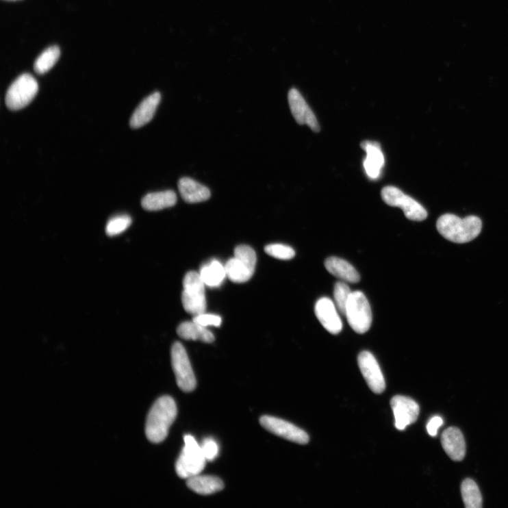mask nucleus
<instances>
[{
  "instance_id": "f257e3e1",
  "label": "nucleus",
  "mask_w": 508,
  "mask_h": 508,
  "mask_svg": "<svg viewBox=\"0 0 508 508\" xmlns=\"http://www.w3.org/2000/svg\"><path fill=\"white\" fill-rule=\"evenodd\" d=\"M177 414L175 401L170 396L157 399L148 414L146 424V435L153 444L164 442Z\"/></svg>"
},
{
  "instance_id": "f03ea898",
  "label": "nucleus",
  "mask_w": 508,
  "mask_h": 508,
  "mask_svg": "<svg viewBox=\"0 0 508 508\" xmlns=\"http://www.w3.org/2000/svg\"><path fill=\"white\" fill-rule=\"evenodd\" d=\"M436 227L445 239L454 243L464 244L474 240L481 233L482 222L477 216L460 218L445 214L437 219Z\"/></svg>"
},
{
  "instance_id": "7ed1b4c3",
  "label": "nucleus",
  "mask_w": 508,
  "mask_h": 508,
  "mask_svg": "<svg viewBox=\"0 0 508 508\" xmlns=\"http://www.w3.org/2000/svg\"><path fill=\"white\" fill-rule=\"evenodd\" d=\"M183 440L186 446L177 461L175 470L180 478L188 479L201 473L207 460L201 446L193 436L187 435L184 436Z\"/></svg>"
},
{
  "instance_id": "20e7f679",
  "label": "nucleus",
  "mask_w": 508,
  "mask_h": 508,
  "mask_svg": "<svg viewBox=\"0 0 508 508\" xmlns=\"http://www.w3.org/2000/svg\"><path fill=\"white\" fill-rule=\"evenodd\" d=\"M205 285L199 272L190 271L184 276L181 302L188 313L196 316L205 312Z\"/></svg>"
},
{
  "instance_id": "39448f33",
  "label": "nucleus",
  "mask_w": 508,
  "mask_h": 508,
  "mask_svg": "<svg viewBox=\"0 0 508 508\" xmlns=\"http://www.w3.org/2000/svg\"><path fill=\"white\" fill-rule=\"evenodd\" d=\"M345 317L349 325L357 333L364 334L370 329L372 313L370 304L364 294L353 292L346 308Z\"/></svg>"
},
{
  "instance_id": "423d86ee",
  "label": "nucleus",
  "mask_w": 508,
  "mask_h": 508,
  "mask_svg": "<svg viewBox=\"0 0 508 508\" xmlns=\"http://www.w3.org/2000/svg\"><path fill=\"white\" fill-rule=\"evenodd\" d=\"M38 91L37 81L29 74L18 77L9 88L6 104L11 110H18L27 106Z\"/></svg>"
},
{
  "instance_id": "0eeeda50",
  "label": "nucleus",
  "mask_w": 508,
  "mask_h": 508,
  "mask_svg": "<svg viewBox=\"0 0 508 508\" xmlns=\"http://www.w3.org/2000/svg\"><path fill=\"white\" fill-rule=\"evenodd\" d=\"M172 365L179 388L183 392L195 390L196 380L186 348L179 342L173 344L171 350Z\"/></svg>"
},
{
  "instance_id": "6e6552de",
  "label": "nucleus",
  "mask_w": 508,
  "mask_h": 508,
  "mask_svg": "<svg viewBox=\"0 0 508 508\" xmlns=\"http://www.w3.org/2000/svg\"><path fill=\"white\" fill-rule=\"evenodd\" d=\"M381 196L388 205L401 207L405 217L410 220L422 221L428 216L427 210L419 202L405 194L397 188H384L381 191Z\"/></svg>"
},
{
  "instance_id": "1a4fd4ad",
  "label": "nucleus",
  "mask_w": 508,
  "mask_h": 508,
  "mask_svg": "<svg viewBox=\"0 0 508 508\" xmlns=\"http://www.w3.org/2000/svg\"><path fill=\"white\" fill-rule=\"evenodd\" d=\"M260 424L270 433L293 443L305 445L309 442V437L305 431L285 420L271 416H263Z\"/></svg>"
},
{
  "instance_id": "9d476101",
  "label": "nucleus",
  "mask_w": 508,
  "mask_h": 508,
  "mask_svg": "<svg viewBox=\"0 0 508 508\" xmlns=\"http://www.w3.org/2000/svg\"><path fill=\"white\" fill-rule=\"evenodd\" d=\"M358 365L367 385L376 394L385 389V382L381 368L374 356L364 351L358 356Z\"/></svg>"
},
{
  "instance_id": "9b49d317",
  "label": "nucleus",
  "mask_w": 508,
  "mask_h": 508,
  "mask_svg": "<svg viewBox=\"0 0 508 508\" xmlns=\"http://www.w3.org/2000/svg\"><path fill=\"white\" fill-rule=\"evenodd\" d=\"M390 405L394 411L397 429L403 431L418 420L420 407L412 399L397 396L391 400Z\"/></svg>"
},
{
  "instance_id": "f8f14e48",
  "label": "nucleus",
  "mask_w": 508,
  "mask_h": 508,
  "mask_svg": "<svg viewBox=\"0 0 508 508\" xmlns=\"http://www.w3.org/2000/svg\"><path fill=\"white\" fill-rule=\"evenodd\" d=\"M288 102L293 117L299 125H306L315 132L320 131L314 113L296 89L292 88L289 91Z\"/></svg>"
},
{
  "instance_id": "ddd939ff",
  "label": "nucleus",
  "mask_w": 508,
  "mask_h": 508,
  "mask_svg": "<svg viewBox=\"0 0 508 508\" xmlns=\"http://www.w3.org/2000/svg\"><path fill=\"white\" fill-rule=\"evenodd\" d=\"M335 303L330 298L319 299L315 305V314L320 325L330 333L336 335L342 329V320Z\"/></svg>"
},
{
  "instance_id": "4468645a",
  "label": "nucleus",
  "mask_w": 508,
  "mask_h": 508,
  "mask_svg": "<svg viewBox=\"0 0 508 508\" xmlns=\"http://www.w3.org/2000/svg\"><path fill=\"white\" fill-rule=\"evenodd\" d=\"M366 151L364 168L367 176L372 179H378L385 164V157L381 146L375 142L365 141L361 144Z\"/></svg>"
},
{
  "instance_id": "2eb2a0df",
  "label": "nucleus",
  "mask_w": 508,
  "mask_h": 508,
  "mask_svg": "<svg viewBox=\"0 0 508 508\" xmlns=\"http://www.w3.org/2000/svg\"><path fill=\"white\" fill-rule=\"evenodd\" d=\"M443 448L453 461L463 460L466 454V444L463 433L456 427L447 429L442 434Z\"/></svg>"
},
{
  "instance_id": "dca6fc26",
  "label": "nucleus",
  "mask_w": 508,
  "mask_h": 508,
  "mask_svg": "<svg viewBox=\"0 0 508 508\" xmlns=\"http://www.w3.org/2000/svg\"><path fill=\"white\" fill-rule=\"evenodd\" d=\"M161 101L159 92L145 99L134 112L130 120V126L133 129H138L149 123L154 117L157 106Z\"/></svg>"
},
{
  "instance_id": "f3484780",
  "label": "nucleus",
  "mask_w": 508,
  "mask_h": 508,
  "mask_svg": "<svg viewBox=\"0 0 508 508\" xmlns=\"http://www.w3.org/2000/svg\"><path fill=\"white\" fill-rule=\"evenodd\" d=\"M178 189L182 199L188 203L206 201L211 197L209 188L190 177L180 179Z\"/></svg>"
},
{
  "instance_id": "a211bd4d",
  "label": "nucleus",
  "mask_w": 508,
  "mask_h": 508,
  "mask_svg": "<svg viewBox=\"0 0 508 508\" xmlns=\"http://www.w3.org/2000/svg\"><path fill=\"white\" fill-rule=\"evenodd\" d=\"M327 270L344 282L357 283L360 275L357 270L347 261L338 257H330L325 262Z\"/></svg>"
},
{
  "instance_id": "6ab92c4d",
  "label": "nucleus",
  "mask_w": 508,
  "mask_h": 508,
  "mask_svg": "<svg viewBox=\"0 0 508 508\" xmlns=\"http://www.w3.org/2000/svg\"><path fill=\"white\" fill-rule=\"evenodd\" d=\"M189 489L200 495H211L224 489L223 481L216 477L197 475L187 481Z\"/></svg>"
},
{
  "instance_id": "aec40b11",
  "label": "nucleus",
  "mask_w": 508,
  "mask_h": 508,
  "mask_svg": "<svg viewBox=\"0 0 508 508\" xmlns=\"http://www.w3.org/2000/svg\"><path fill=\"white\" fill-rule=\"evenodd\" d=\"M177 201L176 193L172 190H167L146 195L142 201V205L147 211L157 212L173 207Z\"/></svg>"
},
{
  "instance_id": "412c9836",
  "label": "nucleus",
  "mask_w": 508,
  "mask_h": 508,
  "mask_svg": "<svg viewBox=\"0 0 508 508\" xmlns=\"http://www.w3.org/2000/svg\"><path fill=\"white\" fill-rule=\"evenodd\" d=\"M177 331L178 335L184 340H199L205 343H212L215 340L212 331L194 320L181 323Z\"/></svg>"
},
{
  "instance_id": "4be33fe9",
  "label": "nucleus",
  "mask_w": 508,
  "mask_h": 508,
  "mask_svg": "<svg viewBox=\"0 0 508 508\" xmlns=\"http://www.w3.org/2000/svg\"><path fill=\"white\" fill-rule=\"evenodd\" d=\"M199 273L205 285L210 288L220 287L227 277L225 267L217 260L203 266Z\"/></svg>"
},
{
  "instance_id": "5701e85b",
  "label": "nucleus",
  "mask_w": 508,
  "mask_h": 508,
  "mask_svg": "<svg viewBox=\"0 0 508 508\" xmlns=\"http://www.w3.org/2000/svg\"><path fill=\"white\" fill-rule=\"evenodd\" d=\"M225 267L227 278L236 283L249 281L254 272V270L236 257L230 259Z\"/></svg>"
},
{
  "instance_id": "b1692460",
  "label": "nucleus",
  "mask_w": 508,
  "mask_h": 508,
  "mask_svg": "<svg viewBox=\"0 0 508 508\" xmlns=\"http://www.w3.org/2000/svg\"><path fill=\"white\" fill-rule=\"evenodd\" d=\"M461 496L467 508H481L482 496L477 484L471 479H466L461 487Z\"/></svg>"
},
{
  "instance_id": "393cba45",
  "label": "nucleus",
  "mask_w": 508,
  "mask_h": 508,
  "mask_svg": "<svg viewBox=\"0 0 508 508\" xmlns=\"http://www.w3.org/2000/svg\"><path fill=\"white\" fill-rule=\"evenodd\" d=\"M60 56V50L58 46L46 49L38 58L34 64V69L36 73L42 75L48 73L57 63Z\"/></svg>"
},
{
  "instance_id": "a878e982",
  "label": "nucleus",
  "mask_w": 508,
  "mask_h": 508,
  "mask_svg": "<svg viewBox=\"0 0 508 508\" xmlns=\"http://www.w3.org/2000/svg\"><path fill=\"white\" fill-rule=\"evenodd\" d=\"M353 292L350 287L343 282H338L334 287L335 304L341 315L345 316L349 299Z\"/></svg>"
},
{
  "instance_id": "bb28decb",
  "label": "nucleus",
  "mask_w": 508,
  "mask_h": 508,
  "mask_svg": "<svg viewBox=\"0 0 508 508\" xmlns=\"http://www.w3.org/2000/svg\"><path fill=\"white\" fill-rule=\"evenodd\" d=\"M131 218L127 215H121L111 218L106 225V233L108 236H116L123 232L131 225Z\"/></svg>"
},
{
  "instance_id": "cd10ccee",
  "label": "nucleus",
  "mask_w": 508,
  "mask_h": 508,
  "mask_svg": "<svg viewBox=\"0 0 508 508\" xmlns=\"http://www.w3.org/2000/svg\"><path fill=\"white\" fill-rule=\"evenodd\" d=\"M265 251L269 256L281 260H290L295 257L292 247L281 244H269L265 247Z\"/></svg>"
},
{
  "instance_id": "c85d7f7f",
  "label": "nucleus",
  "mask_w": 508,
  "mask_h": 508,
  "mask_svg": "<svg viewBox=\"0 0 508 508\" xmlns=\"http://www.w3.org/2000/svg\"><path fill=\"white\" fill-rule=\"evenodd\" d=\"M235 257L242 261L251 270L255 271L257 265V254L254 250L248 245H240L235 249Z\"/></svg>"
},
{
  "instance_id": "c756f323",
  "label": "nucleus",
  "mask_w": 508,
  "mask_h": 508,
  "mask_svg": "<svg viewBox=\"0 0 508 508\" xmlns=\"http://www.w3.org/2000/svg\"><path fill=\"white\" fill-rule=\"evenodd\" d=\"M193 320L204 327H220L222 325V318L220 316L211 314H201L194 316Z\"/></svg>"
},
{
  "instance_id": "7c9ffc66",
  "label": "nucleus",
  "mask_w": 508,
  "mask_h": 508,
  "mask_svg": "<svg viewBox=\"0 0 508 508\" xmlns=\"http://www.w3.org/2000/svg\"><path fill=\"white\" fill-rule=\"evenodd\" d=\"M201 446L207 461H212L217 457L219 453V447L213 438H205Z\"/></svg>"
},
{
  "instance_id": "2f4dec72",
  "label": "nucleus",
  "mask_w": 508,
  "mask_h": 508,
  "mask_svg": "<svg viewBox=\"0 0 508 508\" xmlns=\"http://www.w3.org/2000/svg\"><path fill=\"white\" fill-rule=\"evenodd\" d=\"M444 424V420L441 417L435 416L431 418L427 424V431L431 436L435 437L437 435V430Z\"/></svg>"
},
{
  "instance_id": "473e14b6",
  "label": "nucleus",
  "mask_w": 508,
  "mask_h": 508,
  "mask_svg": "<svg viewBox=\"0 0 508 508\" xmlns=\"http://www.w3.org/2000/svg\"><path fill=\"white\" fill-rule=\"evenodd\" d=\"M8 1H15V0H8Z\"/></svg>"
}]
</instances>
